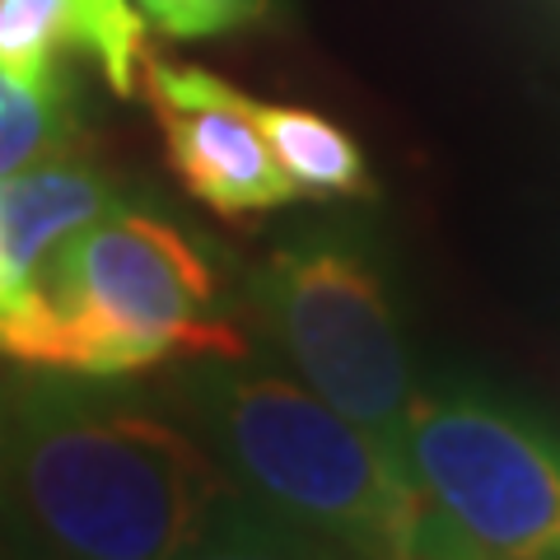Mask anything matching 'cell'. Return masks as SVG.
<instances>
[{
	"label": "cell",
	"instance_id": "1",
	"mask_svg": "<svg viewBox=\"0 0 560 560\" xmlns=\"http://www.w3.org/2000/svg\"><path fill=\"white\" fill-rule=\"evenodd\" d=\"M234 495L183 420L113 378H10L0 560H178Z\"/></svg>",
	"mask_w": 560,
	"mask_h": 560
},
{
	"label": "cell",
	"instance_id": "2",
	"mask_svg": "<svg viewBox=\"0 0 560 560\" xmlns=\"http://www.w3.org/2000/svg\"><path fill=\"white\" fill-rule=\"evenodd\" d=\"M173 407L257 510L355 560H434L411 467L304 383L210 360L173 383Z\"/></svg>",
	"mask_w": 560,
	"mask_h": 560
},
{
	"label": "cell",
	"instance_id": "3",
	"mask_svg": "<svg viewBox=\"0 0 560 560\" xmlns=\"http://www.w3.org/2000/svg\"><path fill=\"white\" fill-rule=\"evenodd\" d=\"M0 355L121 378L183 355L234 360L243 337L220 313L215 271L197 243L154 210L121 201L0 313Z\"/></svg>",
	"mask_w": 560,
	"mask_h": 560
},
{
	"label": "cell",
	"instance_id": "4",
	"mask_svg": "<svg viewBox=\"0 0 560 560\" xmlns=\"http://www.w3.org/2000/svg\"><path fill=\"white\" fill-rule=\"evenodd\" d=\"M407 467L434 560H560V434L467 383L416 388Z\"/></svg>",
	"mask_w": 560,
	"mask_h": 560
},
{
	"label": "cell",
	"instance_id": "5",
	"mask_svg": "<svg viewBox=\"0 0 560 560\" xmlns=\"http://www.w3.org/2000/svg\"><path fill=\"white\" fill-rule=\"evenodd\" d=\"M257 313L304 388L407 463L416 383L374 261L346 238H300L261 267Z\"/></svg>",
	"mask_w": 560,
	"mask_h": 560
},
{
	"label": "cell",
	"instance_id": "6",
	"mask_svg": "<svg viewBox=\"0 0 560 560\" xmlns=\"http://www.w3.org/2000/svg\"><path fill=\"white\" fill-rule=\"evenodd\" d=\"M140 90L160 117L173 173L201 206L220 215H261L300 197L267 145L257 103L230 80L201 66H173L150 51Z\"/></svg>",
	"mask_w": 560,
	"mask_h": 560
},
{
	"label": "cell",
	"instance_id": "7",
	"mask_svg": "<svg viewBox=\"0 0 560 560\" xmlns=\"http://www.w3.org/2000/svg\"><path fill=\"white\" fill-rule=\"evenodd\" d=\"M145 57L136 0H0V70L24 84L70 80L66 61H90L113 94L131 98Z\"/></svg>",
	"mask_w": 560,
	"mask_h": 560
},
{
	"label": "cell",
	"instance_id": "8",
	"mask_svg": "<svg viewBox=\"0 0 560 560\" xmlns=\"http://www.w3.org/2000/svg\"><path fill=\"white\" fill-rule=\"evenodd\" d=\"M113 206H121L117 178L98 164H84L80 154H61L0 183V271H5L0 313L38 280L70 238Z\"/></svg>",
	"mask_w": 560,
	"mask_h": 560
},
{
	"label": "cell",
	"instance_id": "9",
	"mask_svg": "<svg viewBox=\"0 0 560 560\" xmlns=\"http://www.w3.org/2000/svg\"><path fill=\"white\" fill-rule=\"evenodd\" d=\"M257 121L267 131L276 164L300 187V197H370L374 191L360 145L323 113L257 103Z\"/></svg>",
	"mask_w": 560,
	"mask_h": 560
},
{
	"label": "cell",
	"instance_id": "10",
	"mask_svg": "<svg viewBox=\"0 0 560 560\" xmlns=\"http://www.w3.org/2000/svg\"><path fill=\"white\" fill-rule=\"evenodd\" d=\"M80 140L84 127L70 80L24 84L0 70V183L47 160H61V154H75Z\"/></svg>",
	"mask_w": 560,
	"mask_h": 560
},
{
	"label": "cell",
	"instance_id": "11",
	"mask_svg": "<svg viewBox=\"0 0 560 560\" xmlns=\"http://www.w3.org/2000/svg\"><path fill=\"white\" fill-rule=\"evenodd\" d=\"M178 560H355V556L290 528V523L257 510L253 500H243L234 490V495L210 514L206 533L191 541Z\"/></svg>",
	"mask_w": 560,
	"mask_h": 560
},
{
	"label": "cell",
	"instance_id": "12",
	"mask_svg": "<svg viewBox=\"0 0 560 560\" xmlns=\"http://www.w3.org/2000/svg\"><path fill=\"white\" fill-rule=\"evenodd\" d=\"M136 10L168 38H215V33L257 24L271 0H136Z\"/></svg>",
	"mask_w": 560,
	"mask_h": 560
},
{
	"label": "cell",
	"instance_id": "13",
	"mask_svg": "<svg viewBox=\"0 0 560 560\" xmlns=\"http://www.w3.org/2000/svg\"><path fill=\"white\" fill-rule=\"evenodd\" d=\"M5 458H10V378H0V490H5Z\"/></svg>",
	"mask_w": 560,
	"mask_h": 560
},
{
	"label": "cell",
	"instance_id": "14",
	"mask_svg": "<svg viewBox=\"0 0 560 560\" xmlns=\"http://www.w3.org/2000/svg\"><path fill=\"white\" fill-rule=\"evenodd\" d=\"M0 304H5V271H0Z\"/></svg>",
	"mask_w": 560,
	"mask_h": 560
}]
</instances>
